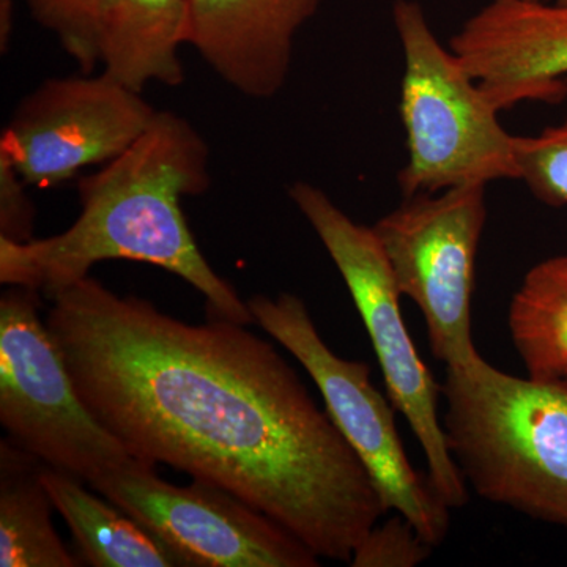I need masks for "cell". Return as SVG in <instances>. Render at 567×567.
<instances>
[{
    "instance_id": "obj_3",
    "label": "cell",
    "mask_w": 567,
    "mask_h": 567,
    "mask_svg": "<svg viewBox=\"0 0 567 567\" xmlns=\"http://www.w3.org/2000/svg\"><path fill=\"white\" fill-rule=\"evenodd\" d=\"M443 429L466 486L567 528V377L522 379L481 354L446 365Z\"/></svg>"
},
{
    "instance_id": "obj_16",
    "label": "cell",
    "mask_w": 567,
    "mask_h": 567,
    "mask_svg": "<svg viewBox=\"0 0 567 567\" xmlns=\"http://www.w3.org/2000/svg\"><path fill=\"white\" fill-rule=\"evenodd\" d=\"M511 339L533 379L567 377V254L535 265L514 293Z\"/></svg>"
},
{
    "instance_id": "obj_6",
    "label": "cell",
    "mask_w": 567,
    "mask_h": 567,
    "mask_svg": "<svg viewBox=\"0 0 567 567\" xmlns=\"http://www.w3.org/2000/svg\"><path fill=\"white\" fill-rule=\"evenodd\" d=\"M248 306L254 323L311 377L324 410L360 458L386 513L401 514L439 547L450 532L451 509L406 456L395 427V406L372 383L369 364L334 353L297 295H254Z\"/></svg>"
},
{
    "instance_id": "obj_1",
    "label": "cell",
    "mask_w": 567,
    "mask_h": 567,
    "mask_svg": "<svg viewBox=\"0 0 567 567\" xmlns=\"http://www.w3.org/2000/svg\"><path fill=\"white\" fill-rule=\"evenodd\" d=\"M74 386L134 458L226 488L319 558L350 563L386 514L360 458L274 344L81 279L47 315Z\"/></svg>"
},
{
    "instance_id": "obj_7",
    "label": "cell",
    "mask_w": 567,
    "mask_h": 567,
    "mask_svg": "<svg viewBox=\"0 0 567 567\" xmlns=\"http://www.w3.org/2000/svg\"><path fill=\"white\" fill-rule=\"evenodd\" d=\"M41 297L9 286L0 298V424L22 450L89 486L134 457L82 401L40 317Z\"/></svg>"
},
{
    "instance_id": "obj_12",
    "label": "cell",
    "mask_w": 567,
    "mask_h": 567,
    "mask_svg": "<svg viewBox=\"0 0 567 567\" xmlns=\"http://www.w3.org/2000/svg\"><path fill=\"white\" fill-rule=\"evenodd\" d=\"M323 0H192L188 43L226 84L249 99L281 91L293 41Z\"/></svg>"
},
{
    "instance_id": "obj_18",
    "label": "cell",
    "mask_w": 567,
    "mask_h": 567,
    "mask_svg": "<svg viewBox=\"0 0 567 567\" xmlns=\"http://www.w3.org/2000/svg\"><path fill=\"white\" fill-rule=\"evenodd\" d=\"M518 181L548 207L567 205V118L537 136H516Z\"/></svg>"
},
{
    "instance_id": "obj_22",
    "label": "cell",
    "mask_w": 567,
    "mask_h": 567,
    "mask_svg": "<svg viewBox=\"0 0 567 567\" xmlns=\"http://www.w3.org/2000/svg\"><path fill=\"white\" fill-rule=\"evenodd\" d=\"M543 2L557 3V6L567 7V0H543Z\"/></svg>"
},
{
    "instance_id": "obj_2",
    "label": "cell",
    "mask_w": 567,
    "mask_h": 567,
    "mask_svg": "<svg viewBox=\"0 0 567 567\" xmlns=\"http://www.w3.org/2000/svg\"><path fill=\"white\" fill-rule=\"evenodd\" d=\"M207 142L181 115L158 111L118 158L80 182L81 213L65 233L25 244L0 238V282L48 300L87 278L93 265L132 260L193 286L212 319L254 323L248 301L213 270L182 210L210 185Z\"/></svg>"
},
{
    "instance_id": "obj_11",
    "label": "cell",
    "mask_w": 567,
    "mask_h": 567,
    "mask_svg": "<svg viewBox=\"0 0 567 567\" xmlns=\"http://www.w3.org/2000/svg\"><path fill=\"white\" fill-rule=\"evenodd\" d=\"M450 50L496 110L567 96V7L491 0L451 39Z\"/></svg>"
},
{
    "instance_id": "obj_20",
    "label": "cell",
    "mask_w": 567,
    "mask_h": 567,
    "mask_svg": "<svg viewBox=\"0 0 567 567\" xmlns=\"http://www.w3.org/2000/svg\"><path fill=\"white\" fill-rule=\"evenodd\" d=\"M22 181L9 163L0 159V238L25 244L33 240L35 207Z\"/></svg>"
},
{
    "instance_id": "obj_21",
    "label": "cell",
    "mask_w": 567,
    "mask_h": 567,
    "mask_svg": "<svg viewBox=\"0 0 567 567\" xmlns=\"http://www.w3.org/2000/svg\"><path fill=\"white\" fill-rule=\"evenodd\" d=\"M10 32H11V2L10 0H2V35H0V41H2V51L6 43L10 41Z\"/></svg>"
},
{
    "instance_id": "obj_19",
    "label": "cell",
    "mask_w": 567,
    "mask_h": 567,
    "mask_svg": "<svg viewBox=\"0 0 567 567\" xmlns=\"http://www.w3.org/2000/svg\"><path fill=\"white\" fill-rule=\"evenodd\" d=\"M434 546L401 514L377 524L354 548L352 567H415L431 557Z\"/></svg>"
},
{
    "instance_id": "obj_5",
    "label": "cell",
    "mask_w": 567,
    "mask_h": 567,
    "mask_svg": "<svg viewBox=\"0 0 567 567\" xmlns=\"http://www.w3.org/2000/svg\"><path fill=\"white\" fill-rule=\"evenodd\" d=\"M289 196L311 224L352 295L382 369L388 398L420 442L432 487L451 511L461 509L468 502V486L440 420L442 385L421 360L406 330L402 295L374 229L354 223L311 183L295 182Z\"/></svg>"
},
{
    "instance_id": "obj_14",
    "label": "cell",
    "mask_w": 567,
    "mask_h": 567,
    "mask_svg": "<svg viewBox=\"0 0 567 567\" xmlns=\"http://www.w3.org/2000/svg\"><path fill=\"white\" fill-rule=\"evenodd\" d=\"M189 17L192 0H117L103 41L104 73L140 93L151 82L181 85Z\"/></svg>"
},
{
    "instance_id": "obj_8",
    "label": "cell",
    "mask_w": 567,
    "mask_h": 567,
    "mask_svg": "<svg viewBox=\"0 0 567 567\" xmlns=\"http://www.w3.org/2000/svg\"><path fill=\"white\" fill-rule=\"evenodd\" d=\"M487 221L486 186L472 185L404 197L372 227L395 286L420 309L436 360H475L472 300L476 257Z\"/></svg>"
},
{
    "instance_id": "obj_13",
    "label": "cell",
    "mask_w": 567,
    "mask_h": 567,
    "mask_svg": "<svg viewBox=\"0 0 567 567\" xmlns=\"http://www.w3.org/2000/svg\"><path fill=\"white\" fill-rule=\"evenodd\" d=\"M41 480L73 535L82 565L189 567L177 551L80 477L43 465Z\"/></svg>"
},
{
    "instance_id": "obj_17",
    "label": "cell",
    "mask_w": 567,
    "mask_h": 567,
    "mask_svg": "<svg viewBox=\"0 0 567 567\" xmlns=\"http://www.w3.org/2000/svg\"><path fill=\"white\" fill-rule=\"evenodd\" d=\"M32 17L91 74L102 63L103 41L117 0H28Z\"/></svg>"
},
{
    "instance_id": "obj_10",
    "label": "cell",
    "mask_w": 567,
    "mask_h": 567,
    "mask_svg": "<svg viewBox=\"0 0 567 567\" xmlns=\"http://www.w3.org/2000/svg\"><path fill=\"white\" fill-rule=\"evenodd\" d=\"M158 111L141 93L100 76L52 78L29 93L0 140V159L35 188L107 164L151 128Z\"/></svg>"
},
{
    "instance_id": "obj_15",
    "label": "cell",
    "mask_w": 567,
    "mask_h": 567,
    "mask_svg": "<svg viewBox=\"0 0 567 567\" xmlns=\"http://www.w3.org/2000/svg\"><path fill=\"white\" fill-rule=\"evenodd\" d=\"M43 462L9 436L0 442V567H78L52 524Z\"/></svg>"
},
{
    "instance_id": "obj_4",
    "label": "cell",
    "mask_w": 567,
    "mask_h": 567,
    "mask_svg": "<svg viewBox=\"0 0 567 567\" xmlns=\"http://www.w3.org/2000/svg\"><path fill=\"white\" fill-rule=\"evenodd\" d=\"M393 18L405 59L399 107L409 159L398 174L404 197L518 181L516 136L503 128L499 111L457 55L436 39L420 3L395 0Z\"/></svg>"
},
{
    "instance_id": "obj_9",
    "label": "cell",
    "mask_w": 567,
    "mask_h": 567,
    "mask_svg": "<svg viewBox=\"0 0 567 567\" xmlns=\"http://www.w3.org/2000/svg\"><path fill=\"white\" fill-rule=\"evenodd\" d=\"M159 537L189 567H317L320 558L289 529L226 488L167 483L133 458L89 484Z\"/></svg>"
}]
</instances>
